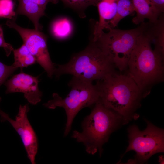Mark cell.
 <instances>
[{
	"label": "cell",
	"instance_id": "cell-9",
	"mask_svg": "<svg viewBox=\"0 0 164 164\" xmlns=\"http://www.w3.org/2000/svg\"><path fill=\"white\" fill-rule=\"evenodd\" d=\"M30 110L28 104L20 105L15 119L0 111V121L9 122L19 135L32 164H35V157L38 150V141L36 133L27 117Z\"/></svg>",
	"mask_w": 164,
	"mask_h": 164
},
{
	"label": "cell",
	"instance_id": "cell-20",
	"mask_svg": "<svg viewBox=\"0 0 164 164\" xmlns=\"http://www.w3.org/2000/svg\"><path fill=\"white\" fill-rule=\"evenodd\" d=\"M17 69L12 65L8 66L0 61V87ZM1 101V98L0 97V103Z\"/></svg>",
	"mask_w": 164,
	"mask_h": 164
},
{
	"label": "cell",
	"instance_id": "cell-4",
	"mask_svg": "<svg viewBox=\"0 0 164 164\" xmlns=\"http://www.w3.org/2000/svg\"><path fill=\"white\" fill-rule=\"evenodd\" d=\"M163 60L164 57L152 49L149 41L141 32L127 68L128 74L146 96L149 94L146 89L163 80Z\"/></svg>",
	"mask_w": 164,
	"mask_h": 164
},
{
	"label": "cell",
	"instance_id": "cell-21",
	"mask_svg": "<svg viewBox=\"0 0 164 164\" xmlns=\"http://www.w3.org/2000/svg\"><path fill=\"white\" fill-rule=\"evenodd\" d=\"M0 47L3 48L8 56L13 51L14 49L11 45L7 43L5 41L2 28L0 26Z\"/></svg>",
	"mask_w": 164,
	"mask_h": 164
},
{
	"label": "cell",
	"instance_id": "cell-3",
	"mask_svg": "<svg viewBox=\"0 0 164 164\" xmlns=\"http://www.w3.org/2000/svg\"><path fill=\"white\" fill-rule=\"evenodd\" d=\"M115 67L110 57L92 38L88 46L73 55L68 63L56 64L53 75L58 78L61 75L70 74L81 80L93 82L114 71Z\"/></svg>",
	"mask_w": 164,
	"mask_h": 164
},
{
	"label": "cell",
	"instance_id": "cell-14",
	"mask_svg": "<svg viewBox=\"0 0 164 164\" xmlns=\"http://www.w3.org/2000/svg\"><path fill=\"white\" fill-rule=\"evenodd\" d=\"M132 0L136 13L132 20L134 24L141 23L145 19H148L149 21H155L161 14L157 11L151 0Z\"/></svg>",
	"mask_w": 164,
	"mask_h": 164
},
{
	"label": "cell",
	"instance_id": "cell-10",
	"mask_svg": "<svg viewBox=\"0 0 164 164\" xmlns=\"http://www.w3.org/2000/svg\"><path fill=\"white\" fill-rule=\"evenodd\" d=\"M21 72L5 81L6 93L21 92L29 103L35 105L41 100L42 93L38 87V77Z\"/></svg>",
	"mask_w": 164,
	"mask_h": 164
},
{
	"label": "cell",
	"instance_id": "cell-1",
	"mask_svg": "<svg viewBox=\"0 0 164 164\" xmlns=\"http://www.w3.org/2000/svg\"><path fill=\"white\" fill-rule=\"evenodd\" d=\"M96 85L99 100L121 115L125 124L139 117L136 111L141 106L142 99L146 96L128 73L114 71L97 80Z\"/></svg>",
	"mask_w": 164,
	"mask_h": 164
},
{
	"label": "cell",
	"instance_id": "cell-22",
	"mask_svg": "<svg viewBox=\"0 0 164 164\" xmlns=\"http://www.w3.org/2000/svg\"><path fill=\"white\" fill-rule=\"evenodd\" d=\"M158 12L161 14L164 11V0H151Z\"/></svg>",
	"mask_w": 164,
	"mask_h": 164
},
{
	"label": "cell",
	"instance_id": "cell-24",
	"mask_svg": "<svg viewBox=\"0 0 164 164\" xmlns=\"http://www.w3.org/2000/svg\"><path fill=\"white\" fill-rule=\"evenodd\" d=\"M15 0H14V1H15Z\"/></svg>",
	"mask_w": 164,
	"mask_h": 164
},
{
	"label": "cell",
	"instance_id": "cell-8",
	"mask_svg": "<svg viewBox=\"0 0 164 164\" xmlns=\"http://www.w3.org/2000/svg\"><path fill=\"white\" fill-rule=\"evenodd\" d=\"M16 18L15 17L9 19L6 23L7 25L18 32L23 44L35 58L36 62L44 69L49 77H52L56 64L52 61L50 56L46 36L39 30L20 27L15 22Z\"/></svg>",
	"mask_w": 164,
	"mask_h": 164
},
{
	"label": "cell",
	"instance_id": "cell-2",
	"mask_svg": "<svg viewBox=\"0 0 164 164\" xmlns=\"http://www.w3.org/2000/svg\"><path fill=\"white\" fill-rule=\"evenodd\" d=\"M125 124L121 115L105 106L99 100L83 121L82 131H74L72 137L84 144L88 153L94 155L98 151L101 156L102 146L108 141L110 135Z\"/></svg>",
	"mask_w": 164,
	"mask_h": 164
},
{
	"label": "cell",
	"instance_id": "cell-6",
	"mask_svg": "<svg viewBox=\"0 0 164 164\" xmlns=\"http://www.w3.org/2000/svg\"><path fill=\"white\" fill-rule=\"evenodd\" d=\"M142 25L128 30L114 28L103 31L95 41L111 59L120 72L127 68L131 53L141 33Z\"/></svg>",
	"mask_w": 164,
	"mask_h": 164
},
{
	"label": "cell",
	"instance_id": "cell-23",
	"mask_svg": "<svg viewBox=\"0 0 164 164\" xmlns=\"http://www.w3.org/2000/svg\"><path fill=\"white\" fill-rule=\"evenodd\" d=\"M159 162L161 164L164 163V158L163 156L161 155L159 156Z\"/></svg>",
	"mask_w": 164,
	"mask_h": 164
},
{
	"label": "cell",
	"instance_id": "cell-16",
	"mask_svg": "<svg viewBox=\"0 0 164 164\" xmlns=\"http://www.w3.org/2000/svg\"><path fill=\"white\" fill-rule=\"evenodd\" d=\"M135 11L132 0H117L116 14L108 22L111 28H114L121 19L132 14Z\"/></svg>",
	"mask_w": 164,
	"mask_h": 164
},
{
	"label": "cell",
	"instance_id": "cell-12",
	"mask_svg": "<svg viewBox=\"0 0 164 164\" xmlns=\"http://www.w3.org/2000/svg\"><path fill=\"white\" fill-rule=\"evenodd\" d=\"M162 13L154 22L142 23V33L154 45V50L164 57V16Z\"/></svg>",
	"mask_w": 164,
	"mask_h": 164
},
{
	"label": "cell",
	"instance_id": "cell-7",
	"mask_svg": "<svg viewBox=\"0 0 164 164\" xmlns=\"http://www.w3.org/2000/svg\"><path fill=\"white\" fill-rule=\"evenodd\" d=\"M146 128L141 131L135 125L128 128L129 144L125 152L134 151L136 155L130 162L143 163L154 155L164 152V130L145 119Z\"/></svg>",
	"mask_w": 164,
	"mask_h": 164
},
{
	"label": "cell",
	"instance_id": "cell-19",
	"mask_svg": "<svg viewBox=\"0 0 164 164\" xmlns=\"http://www.w3.org/2000/svg\"><path fill=\"white\" fill-rule=\"evenodd\" d=\"M13 0H0V18L11 19L16 17Z\"/></svg>",
	"mask_w": 164,
	"mask_h": 164
},
{
	"label": "cell",
	"instance_id": "cell-15",
	"mask_svg": "<svg viewBox=\"0 0 164 164\" xmlns=\"http://www.w3.org/2000/svg\"><path fill=\"white\" fill-rule=\"evenodd\" d=\"M73 25L69 19L61 17L56 19L52 23L51 31L53 36L59 39H63L72 33Z\"/></svg>",
	"mask_w": 164,
	"mask_h": 164
},
{
	"label": "cell",
	"instance_id": "cell-17",
	"mask_svg": "<svg viewBox=\"0 0 164 164\" xmlns=\"http://www.w3.org/2000/svg\"><path fill=\"white\" fill-rule=\"evenodd\" d=\"M14 62L12 64L21 69L32 65L36 62V59L23 44L19 48L13 51Z\"/></svg>",
	"mask_w": 164,
	"mask_h": 164
},
{
	"label": "cell",
	"instance_id": "cell-13",
	"mask_svg": "<svg viewBox=\"0 0 164 164\" xmlns=\"http://www.w3.org/2000/svg\"><path fill=\"white\" fill-rule=\"evenodd\" d=\"M99 20L94 26L92 39L95 41L103 30L111 29L108 24L115 16L117 9V0H99L97 5Z\"/></svg>",
	"mask_w": 164,
	"mask_h": 164
},
{
	"label": "cell",
	"instance_id": "cell-18",
	"mask_svg": "<svg viewBox=\"0 0 164 164\" xmlns=\"http://www.w3.org/2000/svg\"><path fill=\"white\" fill-rule=\"evenodd\" d=\"M59 0H54L55 4ZM67 7L76 11L80 16H85L84 11L88 7L96 5L99 0H60Z\"/></svg>",
	"mask_w": 164,
	"mask_h": 164
},
{
	"label": "cell",
	"instance_id": "cell-5",
	"mask_svg": "<svg viewBox=\"0 0 164 164\" xmlns=\"http://www.w3.org/2000/svg\"><path fill=\"white\" fill-rule=\"evenodd\" d=\"M71 90L63 98L58 94H53V98L43 104L45 107L55 109L62 107L65 110L67 122L64 133L67 136L70 131L73 120L78 112L83 108L91 107L99 100V94L96 85L92 82L81 80L73 77L68 83Z\"/></svg>",
	"mask_w": 164,
	"mask_h": 164
},
{
	"label": "cell",
	"instance_id": "cell-11",
	"mask_svg": "<svg viewBox=\"0 0 164 164\" xmlns=\"http://www.w3.org/2000/svg\"><path fill=\"white\" fill-rule=\"evenodd\" d=\"M18 7L16 14L27 16L33 22L35 29L42 28L39 23L40 18L45 15L46 6L49 2L55 4L54 0H17Z\"/></svg>",
	"mask_w": 164,
	"mask_h": 164
}]
</instances>
